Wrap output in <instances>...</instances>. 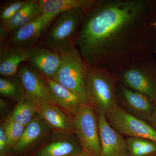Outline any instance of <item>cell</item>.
Wrapping results in <instances>:
<instances>
[{
	"mask_svg": "<svg viewBox=\"0 0 156 156\" xmlns=\"http://www.w3.org/2000/svg\"><path fill=\"white\" fill-rule=\"evenodd\" d=\"M60 55L61 66L53 80L73 92L83 104H89L85 82L88 66L75 46Z\"/></svg>",
	"mask_w": 156,
	"mask_h": 156,
	"instance_id": "277c9868",
	"label": "cell"
},
{
	"mask_svg": "<svg viewBox=\"0 0 156 156\" xmlns=\"http://www.w3.org/2000/svg\"><path fill=\"white\" fill-rule=\"evenodd\" d=\"M86 11L76 9L59 14L41 39V44L60 55L66 53L75 46Z\"/></svg>",
	"mask_w": 156,
	"mask_h": 156,
	"instance_id": "3957f363",
	"label": "cell"
},
{
	"mask_svg": "<svg viewBox=\"0 0 156 156\" xmlns=\"http://www.w3.org/2000/svg\"><path fill=\"white\" fill-rule=\"evenodd\" d=\"M37 114L34 105L23 94L7 119L26 127Z\"/></svg>",
	"mask_w": 156,
	"mask_h": 156,
	"instance_id": "d6986e66",
	"label": "cell"
},
{
	"mask_svg": "<svg viewBox=\"0 0 156 156\" xmlns=\"http://www.w3.org/2000/svg\"><path fill=\"white\" fill-rule=\"evenodd\" d=\"M59 14H44L27 25L10 34L8 45H17L28 48L35 46Z\"/></svg>",
	"mask_w": 156,
	"mask_h": 156,
	"instance_id": "30bf717a",
	"label": "cell"
},
{
	"mask_svg": "<svg viewBox=\"0 0 156 156\" xmlns=\"http://www.w3.org/2000/svg\"><path fill=\"white\" fill-rule=\"evenodd\" d=\"M120 83L118 84L119 88L128 112L145 122L149 121L155 108L153 102L145 95Z\"/></svg>",
	"mask_w": 156,
	"mask_h": 156,
	"instance_id": "4fadbf2b",
	"label": "cell"
},
{
	"mask_svg": "<svg viewBox=\"0 0 156 156\" xmlns=\"http://www.w3.org/2000/svg\"><path fill=\"white\" fill-rule=\"evenodd\" d=\"M10 33L2 26H0V42L1 47L8 46V41L10 35Z\"/></svg>",
	"mask_w": 156,
	"mask_h": 156,
	"instance_id": "484cf974",
	"label": "cell"
},
{
	"mask_svg": "<svg viewBox=\"0 0 156 156\" xmlns=\"http://www.w3.org/2000/svg\"><path fill=\"white\" fill-rule=\"evenodd\" d=\"M50 131L47 124L37 114L26 127L22 137L13 151L20 153L29 150L44 140Z\"/></svg>",
	"mask_w": 156,
	"mask_h": 156,
	"instance_id": "2e32d148",
	"label": "cell"
},
{
	"mask_svg": "<svg viewBox=\"0 0 156 156\" xmlns=\"http://www.w3.org/2000/svg\"><path fill=\"white\" fill-rule=\"evenodd\" d=\"M17 76L24 95L29 100L45 101L57 105L44 77L30 65L23 62L21 63L18 69Z\"/></svg>",
	"mask_w": 156,
	"mask_h": 156,
	"instance_id": "ba28073f",
	"label": "cell"
},
{
	"mask_svg": "<svg viewBox=\"0 0 156 156\" xmlns=\"http://www.w3.org/2000/svg\"><path fill=\"white\" fill-rule=\"evenodd\" d=\"M95 0H39L44 14H58L72 9H82L87 10Z\"/></svg>",
	"mask_w": 156,
	"mask_h": 156,
	"instance_id": "ac0fdd59",
	"label": "cell"
},
{
	"mask_svg": "<svg viewBox=\"0 0 156 156\" xmlns=\"http://www.w3.org/2000/svg\"><path fill=\"white\" fill-rule=\"evenodd\" d=\"M28 0L9 1L2 6L0 12L1 24L8 21L15 15L20 9L26 5Z\"/></svg>",
	"mask_w": 156,
	"mask_h": 156,
	"instance_id": "cb8c5ba5",
	"label": "cell"
},
{
	"mask_svg": "<svg viewBox=\"0 0 156 156\" xmlns=\"http://www.w3.org/2000/svg\"><path fill=\"white\" fill-rule=\"evenodd\" d=\"M74 134L83 152L88 156H101L97 115L89 104L82 105L72 117Z\"/></svg>",
	"mask_w": 156,
	"mask_h": 156,
	"instance_id": "8992f818",
	"label": "cell"
},
{
	"mask_svg": "<svg viewBox=\"0 0 156 156\" xmlns=\"http://www.w3.org/2000/svg\"><path fill=\"white\" fill-rule=\"evenodd\" d=\"M27 50L26 62L43 76L54 79L61 66L60 54L45 47L35 45Z\"/></svg>",
	"mask_w": 156,
	"mask_h": 156,
	"instance_id": "7c38bea8",
	"label": "cell"
},
{
	"mask_svg": "<svg viewBox=\"0 0 156 156\" xmlns=\"http://www.w3.org/2000/svg\"><path fill=\"white\" fill-rule=\"evenodd\" d=\"M149 121L152 125V127L156 130V107L155 108L150 118Z\"/></svg>",
	"mask_w": 156,
	"mask_h": 156,
	"instance_id": "4316f807",
	"label": "cell"
},
{
	"mask_svg": "<svg viewBox=\"0 0 156 156\" xmlns=\"http://www.w3.org/2000/svg\"><path fill=\"white\" fill-rule=\"evenodd\" d=\"M126 140L130 156H152L156 153V143L152 140L134 137Z\"/></svg>",
	"mask_w": 156,
	"mask_h": 156,
	"instance_id": "ffe728a7",
	"label": "cell"
},
{
	"mask_svg": "<svg viewBox=\"0 0 156 156\" xmlns=\"http://www.w3.org/2000/svg\"><path fill=\"white\" fill-rule=\"evenodd\" d=\"M97 112L101 156H130L126 140L109 124L104 113Z\"/></svg>",
	"mask_w": 156,
	"mask_h": 156,
	"instance_id": "8fae6325",
	"label": "cell"
},
{
	"mask_svg": "<svg viewBox=\"0 0 156 156\" xmlns=\"http://www.w3.org/2000/svg\"><path fill=\"white\" fill-rule=\"evenodd\" d=\"M118 76L121 83L156 105V61L153 55L136 62Z\"/></svg>",
	"mask_w": 156,
	"mask_h": 156,
	"instance_id": "5b68a950",
	"label": "cell"
},
{
	"mask_svg": "<svg viewBox=\"0 0 156 156\" xmlns=\"http://www.w3.org/2000/svg\"><path fill=\"white\" fill-rule=\"evenodd\" d=\"M58 134L49 141L37 153L36 156H72L83 152L75 134Z\"/></svg>",
	"mask_w": 156,
	"mask_h": 156,
	"instance_id": "9a60e30c",
	"label": "cell"
},
{
	"mask_svg": "<svg viewBox=\"0 0 156 156\" xmlns=\"http://www.w3.org/2000/svg\"><path fill=\"white\" fill-rule=\"evenodd\" d=\"M105 116L110 126L121 134L128 137L145 138L156 143L155 129L145 121L133 115L119 105Z\"/></svg>",
	"mask_w": 156,
	"mask_h": 156,
	"instance_id": "52a82bcc",
	"label": "cell"
},
{
	"mask_svg": "<svg viewBox=\"0 0 156 156\" xmlns=\"http://www.w3.org/2000/svg\"><path fill=\"white\" fill-rule=\"evenodd\" d=\"M11 151L8 145L7 136L2 124L0 128V156H8Z\"/></svg>",
	"mask_w": 156,
	"mask_h": 156,
	"instance_id": "d4e9b609",
	"label": "cell"
},
{
	"mask_svg": "<svg viewBox=\"0 0 156 156\" xmlns=\"http://www.w3.org/2000/svg\"><path fill=\"white\" fill-rule=\"evenodd\" d=\"M152 26L155 28V29L156 30V20L153 23H152Z\"/></svg>",
	"mask_w": 156,
	"mask_h": 156,
	"instance_id": "f1b7e54d",
	"label": "cell"
},
{
	"mask_svg": "<svg viewBox=\"0 0 156 156\" xmlns=\"http://www.w3.org/2000/svg\"><path fill=\"white\" fill-rule=\"evenodd\" d=\"M40 7L38 1L28 0L26 5L17 11L12 18L1 25L5 27L11 33L19 23L22 21L29 14Z\"/></svg>",
	"mask_w": 156,
	"mask_h": 156,
	"instance_id": "603a6c76",
	"label": "cell"
},
{
	"mask_svg": "<svg viewBox=\"0 0 156 156\" xmlns=\"http://www.w3.org/2000/svg\"><path fill=\"white\" fill-rule=\"evenodd\" d=\"M2 125L7 136L8 145L13 151L20 141L26 127L8 119Z\"/></svg>",
	"mask_w": 156,
	"mask_h": 156,
	"instance_id": "7402d4cb",
	"label": "cell"
},
{
	"mask_svg": "<svg viewBox=\"0 0 156 156\" xmlns=\"http://www.w3.org/2000/svg\"><path fill=\"white\" fill-rule=\"evenodd\" d=\"M72 156H88L87 154H86L84 153L81 152L80 153L77 154L75 155Z\"/></svg>",
	"mask_w": 156,
	"mask_h": 156,
	"instance_id": "83f0119b",
	"label": "cell"
},
{
	"mask_svg": "<svg viewBox=\"0 0 156 156\" xmlns=\"http://www.w3.org/2000/svg\"><path fill=\"white\" fill-rule=\"evenodd\" d=\"M44 77L56 105L72 117L82 105L77 95L51 78Z\"/></svg>",
	"mask_w": 156,
	"mask_h": 156,
	"instance_id": "e0dca14e",
	"label": "cell"
},
{
	"mask_svg": "<svg viewBox=\"0 0 156 156\" xmlns=\"http://www.w3.org/2000/svg\"><path fill=\"white\" fill-rule=\"evenodd\" d=\"M37 114L54 134H74L72 118L59 107L43 100L31 101Z\"/></svg>",
	"mask_w": 156,
	"mask_h": 156,
	"instance_id": "9c48e42d",
	"label": "cell"
},
{
	"mask_svg": "<svg viewBox=\"0 0 156 156\" xmlns=\"http://www.w3.org/2000/svg\"><path fill=\"white\" fill-rule=\"evenodd\" d=\"M118 75L101 68L88 67L86 74V89L88 102L97 112L105 115L118 106L116 91Z\"/></svg>",
	"mask_w": 156,
	"mask_h": 156,
	"instance_id": "7a4b0ae2",
	"label": "cell"
},
{
	"mask_svg": "<svg viewBox=\"0 0 156 156\" xmlns=\"http://www.w3.org/2000/svg\"><path fill=\"white\" fill-rule=\"evenodd\" d=\"M27 48L19 45H8L0 48V75L3 77L17 75L20 65L26 62Z\"/></svg>",
	"mask_w": 156,
	"mask_h": 156,
	"instance_id": "5bb4252c",
	"label": "cell"
},
{
	"mask_svg": "<svg viewBox=\"0 0 156 156\" xmlns=\"http://www.w3.org/2000/svg\"><path fill=\"white\" fill-rule=\"evenodd\" d=\"M156 1L95 0L86 11L75 47L88 67L119 75L153 55Z\"/></svg>",
	"mask_w": 156,
	"mask_h": 156,
	"instance_id": "6da1fadb",
	"label": "cell"
},
{
	"mask_svg": "<svg viewBox=\"0 0 156 156\" xmlns=\"http://www.w3.org/2000/svg\"><path fill=\"white\" fill-rule=\"evenodd\" d=\"M154 53H156V41H155V48Z\"/></svg>",
	"mask_w": 156,
	"mask_h": 156,
	"instance_id": "f546056e",
	"label": "cell"
},
{
	"mask_svg": "<svg viewBox=\"0 0 156 156\" xmlns=\"http://www.w3.org/2000/svg\"><path fill=\"white\" fill-rule=\"evenodd\" d=\"M15 77L0 78V93L3 96L20 100L24 92L19 79L16 81Z\"/></svg>",
	"mask_w": 156,
	"mask_h": 156,
	"instance_id": "44dd1931",
	"label": "cell"
}]
</instances>
